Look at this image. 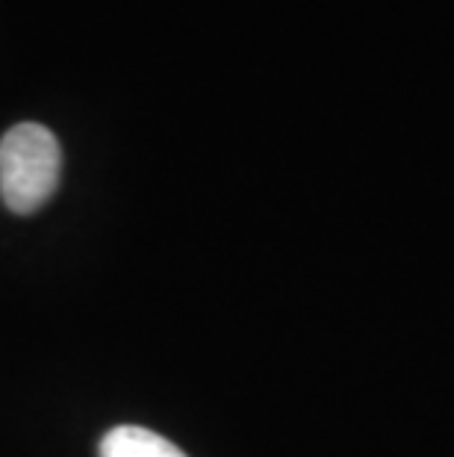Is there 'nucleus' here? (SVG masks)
I'll return each instance as SVG.
<instances>
[{
    "label": "nucleus",
    "mask_w": 454,
    "mask_h": 457,
    "mask_svg": "<svg viewBox=\"0 0 454 457\" xmlns=\"http://www.w3.org/2000/svg\"><path fill=\"white\" fill-rule=\"evenodd\" d=\"M60 142L42 124H15L0 139V195L18 216H30L51 201L60 187Z\"/></svg>",
    "instance_id": "1"
},
{
    "label": "nucleus",
    "mask_w": 454,
    "mask_h": 457,
    "mask_svg": "<svg viewBox=\"0 0 454 457\" xmlns=\"http://www.w3.org/2000/svg\"><path fill=\"white\" fill-rule=\"evenodd\" d=\"M98 457H186L171 440L139 425H119L101 440Z\"/></svg>",
    "instance_id": "2"
}]
</instances>
